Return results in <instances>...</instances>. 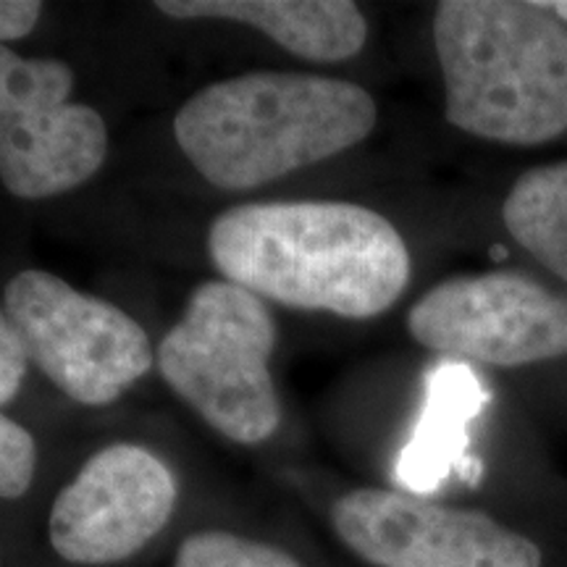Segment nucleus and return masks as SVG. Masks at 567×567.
I'll use <instances>...</instances> for the list:
<instances>
[{
    "instance_id": "nucleus-1",
    "label": "nucleus",
    "mask_w": 567,
    "mask_h": 567,
    "mask_svg": "<svg viewBox=\"0 0 567 567\" xmlns=\"http://www.w3.org/2000/svg\"><path fill=\"white\" fill-rule=\"evenodd\" d=\"M226 281L260 300L342 318H373L410 284V252L381 213L354 203H247L208 231Z\"/></svg>"
},
{
    "instance_id": "nucleus-2",
    "label": "nucleus",
    "mask_w": 567,
    "mask_h": 567,
    "mask_svg": "<svg viewBox=\"0 0 567 567\" xmlns=\"http://www.w3.org/2000/svg\"><path fill=\"white\" fill-rule=\"evenodd\" d=\"M371 92L302 71H250L195 92L174 118L182 153L229 193L334 158L375 126Z\"/></svg>"
},
{
    "instance_id": "nucleus-3",
    "label": "nucleus",
    "mask_w": 567,
    "mask_h": 567,
    "mask_svg": "<svg viewBox=\"0 0 567 567\" xmlns=\"http://www.w3.org/2000/svg\"><path fill=\"white\" fill-rule=\"evenodd\" d=\"M434 45L452 126L502 145L567 132V24L544 3L444 0Z\"/></svg>"
},
{
    "instance_id": "nucleus-4",
    "label": "nucleus",
    "mask_w": 567,
    "mask_h": 567,
    "mask_svg": "<svg viewBox=\"0 0 567 567\" xmlns=\"http://www.w3.org/2000/svg\"><path fill=\"white\" fill-rule=\"evenodd\" d=\"M274 347L276 323L258 295L231 281H205L155 360L166 384L218 434L258 444L281 423L268 368Z\"/></svg>"
},
{
    "instance_id": "nucleus-5",
    "label": "nucleus",
    "mask_w": 567,
    "mask_h": 567,
    "mask_svg": "<svg viewBox=\"0 0 567 567\" xmlns=\"http://www.w3.org/2000/svg\"><path fill=\"white\" fill-rule=\"evenodd\" d=\"M6 316L30 363L80 405H109L153 368L151 339L132 316L53 274L13 276Z\"/></svg>"
},
{
    "instance_id": "nucleus-6",
    "label": "nucleus",
    "mask_w": 567,
    "mask_h": 567,
    "mask_svg": "<svg viewBox=\"0 0 567 567\" xmlns=\"http://www.w3.org/2000/svg\"><path fill=\"white\" fill-rule=\"evenodd\" d=\"M74 71L59 59H21L0 45V179L21 200H45L97 174L109 130L71 103Z\"/></svg>"
},
{
    "instance_id": "nucleus-7",
    "label": "nucleus",
    "mask_w": 567,
    "mask_h": 567,
    "mask_svg": "<svg viewBox=\"0 0 567 567\" xmlns=\"http://www.w3.org/2000/svg\"><path fill=\"white\" fill-rule=\"evenodd\" d=\"M408 329L429 350L473 363H544L567 354V297L520 271L455 276L410 308Z\"/></svg>"
},
{
    "instance_id": "nucleus-8",
    "label": "nucleus",
    "mask_w": 567,
    "mask_h": 567,
    "mask_svg": "<svg viewBox=\"0 0 567 567\" xmlns=\"http://www.w3.org/2000/svg\"><path fill=\"white\" fill-rule=\"evenodd\" d=\"M337 534L375 567H542V549L478 509L354 488L331 509Z\"/></svg>"
},
{
    "instance_id": "nucleus-9",
    "label": "nucleus",
    "mask_w": 567,
    "mask_h": 567,
    "mask_svg": "<svg viewBox=\"0 0 567 567\" xmlns=\"http://www.w3.org/2000/svg\"><path fill=\"white\" fill-rule=\"evenodd\" d=\"M174 507L176 481L166 463L145 446L113 444L55 496L48 534L66 563L113 565L151 544Z\"/></svg>"
},
{
    "instance_id": "nucleus-10",
    "label": "nucleus",
    "mask_w": 567,
    "mask_h": 567,
    "mask_svg": "<svg viewBox=\"0 0 567 567\" xmlns=\"http://www.w3.org/2000/svg\"><path fill=\"white\" fill-rule=\"evenodd\" d=\"M488 402L481 375L463 360H439L423 375V410L394 465L408 494H434L471 460V423Z\"/></svg>"
},
{
    "instance_id": "nucleus-11",
    "label": "nucleus",
    "mask_w": 567,
    "mask_h": 567,
    "mask_svg": "<svg viewBox=\"0 0 567 567\" xmlns=\"http://www.w3.org/2000/svg\"><path fill=\"white\" fill-rule=\"evenodd\" d=\"M155 9L172 19L239 21L318 63L352 59L368 40L363 11L347 0H161Z\"/></svg>"
},
{
    "instance_id": "nucleus-12",
    "label": "nucleus",
    "mask_w": 567,
    "mask_h": 567,
    "mask_svg": "<svg viewBox=\"0 0 567 567\" xmlns=\"http://www.w3.org/2000/svg\"><path fill=\"white\" fill-rule=\"evenodd\" d=\"M502 221L523 250L567 284V161L523 174L502 205Z\"/></svg>"
},
{
    "instance_id": "nucleus-13",
    "label": "nucleus",
    "mask_w": 567,
    "mask_h": 567,
    "mask_svg": "<svg viewBox=\"0 0 567 567\" xmlns=\"http://www.w3.org/2000/svg\"><path fill=\"white\" fill-rule=\"evenodd\" d=\"M174 567H302L292 555L226 530L193 534L176 551Z\"/></svg>"
},
{
    "instance_id": "nucleus-14",
    "label": "nucleus",
    "mask_w": 567,
    "mask_h": 567,
    "mask_svg": "<svg viewBox=\"0 0 567 567\" xmlns=\"http://www.w3.org/2000/svg\"><path fill=\"white\" fill-rule=\"evenodd\" d=\"M38 467V446L27 429L0 413V496L19 499Z\"/></svg>"
},
{
    "instance_id": "nucleus-15",
    "label": "nucleus",
    "mask_w": 567,
    "mask_h": 567,
    "mask_svg": "<svg viewBox=\"0 0 567 567\" xmlns=\"http://www.w3.org/2000/svg\"><path fill=\"white\" fill-rule=\"evenodd\" d=\"M27 365H30V358H27L17 329L11 326L9 316L0 313V405L17 396Z\"/></svg>"
},
{
    "instance_id": "nucleus-16",
    "label": "nucleus",
    "mask_w": 567,
    "mask_h": 567,
    "mask_svg": "<svg viewBox=\"0 0 567 567\" xmlns=\"http://www.w3.org/2000/svg\"><path fill=\"white\" fill-rule=\"evenodd\" d=\"M40 13L38 0H0V45L27 38L38 27Z\"/></svg>"
},
{
    "instance_id": "nucleus-17",
    "label": "nucleus",
    "mask_w": 567,
    "mask_h": 567,
    "mask_svg": "<svg viewBox=\"0 0 567 567\" xmlns=\"http://www.w3.org/2000/svg\"><path fill=\"white\" fill-rule=\"evenodd\" d=\"M544 6H547V9L563 21V24H567V0H555V3H544Z\"/></svg>"
}]
</instances>
